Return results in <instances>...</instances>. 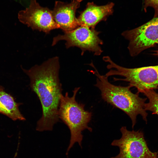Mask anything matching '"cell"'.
I'll use <instances>...</instances> for the list:
<instances>
[{
  "instance_id": "6da1fadb",
  "label": "cell",
  "mask_w": 158,
  "mask_h": 158,
  "mask_svg": "<svg viewBox=\"0 0 158 158\" xmlns=\"http://www.w3.org/2000/svg\"><path fill=\"white\" fill-rule=\"evenodd\" d=\"M59 69V58L56 56L28 70L23 69L29 76L31 90L37 95L42 106V116L36 127L38 131L52 130L59 121V108L62 95Z\"/></svg>"
},
{
  "instance_id": "7a4b0ae2",
  "label": "cell",
  "mask_w": 158,
  "mask_h": 158,
  "mask_svg": "<svg viewBox=\"0 0 158 158\" xmlns=\"http://www.w3.org/2000/svg\"><path fill=\"white\" fill-rule=\"evenodd\" d=\"M95 70L94 74L97 77L95 86L101 92L104 101L124 112L131 120L133 128L136 123L137 117L140 115L147 123L148 114L145 108L147 98L140 97L130 90L131 87L116 85L111 84L105 75H101L93 64L91 66Z\"/></svg>"
},
{
  "instance_id": "3957f363",
  "label": "cell",
  "mask_w": 158,
  "mask_h": 158,
  "mask_svg": "<svg viewBox=\"0 0 158 158\" xmlns=\"http://www.w3.org/2000/svg\"><path fill=\"white\" fill-rule=\"evenodd\" d=\"M80 87H75L73 95L70 97L66 92L61 97L58 115L59 118L68 126L71 133L70 142L66 154L76 142L81 147L83 139L82 132L87 129L92 132V129L88 126L91 120L92 113L85 109V104L78 103L76 96Z\"/></svg>"
},
{
  "instance_id": "277c9868",
  "label": "cell",
  "mask_w": 158,
  "mask_h": 158,
  "mask_svg": "<svg viewBox=\"0 0 158 158\" xmlns=\"http://www.w3.org/2000/svg\"><path fill=\"white\" fill-rule=\"evenodd\" d=\"M103 60L108 63L107 67L109 70L106 76L117 75L123 77L114 79L128 82L131 87L137 88L138 94L148 90L158 89V65L128 68L116 64L108 56H104Z\"/></svg>"
},
{
  "instance_id": "5b68a950",
  "label": "cell",
  "mask_w": 158,
  "mask_h": 158,
  "mask_svg": "<svg viewBox=\"0 0 158 158\" xmlns=\"http://www.w3.org/2000/svg\"><path fill=\"white\" fill-rule=\"evenodd\" d=\"M120 130L121 138L114 140L111 144L118 147L119 152L111 158H158V152H152L148 148L142 132L130 131L126 126Z\"/></svg>"
},
{
  "instance_id": "8992f818",
  "label": "cell",
  "mask_w": 158,
  "mask_h": 158,
  "mask_svg": "<svg viewBox=\"0 0 158 158\" xmlns=\"http://www.w3.org/2000/svg\"><path fill=\"white\" fill-rule=\"evenodd\" d=\"M54 37L51 45L54 46L59 41H66V48L76 47L81 50V55L86 51H92L94 55L99 56L103 52L100 45L103 44L99 37L100 33L95 28L80 26L69 32H64Z\"/></svg>"
},
{
  "instance_id": "52a82bcc",
  "label": "cell",
  "mask_w": 158,
  "mask_h": 158,
  "mask_svg": "<svg viewBox=\"0 0 158 158\" xmlns=\"http://www.w3.org/2000/svg\"><path fill=\"white\" fill-rule=\"evenodd\" d=\"M122 36L129 41L130 55L135 56L158 44V16L136 28L127 30Z\"/></svg>"
},
{
  "instance_id": "ba28073f",
  "label": "cell",
  "mask_w": 158,
  "mask_h": 158,
  "mask_svg": "<svg viewBox=\"0 0 158 158\" xmlns=\"http://www.w3.org/2000/svg\"><path fill=\"white\" fill-rule=\"evenodd\" d=\"M19 21L33 30L49 34L52 30L60 28L54 21L52 11L41 6L36 0H30L28 7L19 11Z\"/></svg>"
},
{
  "instance_id": "9c48e42d",
  "label": "cell",
  "mask_w": 158,
  "mask_h": 158,
  "mask_svg": "<svg viewBox=\"0 0 158 158\" xmlns=\"http://www.w3.org/2000/svg\"><path fill=\"white\" fill-rule=\"evenodd\" d=\"M83 0H73L70 3L55 2L52 11L55 22L64 32L72 31L79 26L76 12Z\"/></svg>"
},
{
  "instance_id": "30bf717a",
  "label": "cell",
  "mask_w": 158,
  "mask_h": 158,
  "mask_svg": "<svg viewBox=\"0 0 158 158\" xmlns=\"http://www.w3.org/2000/svg\"><path fill=\"white\" fill-rule=\"evenodd\" d=\"M114 4L111 2L103 6H98L93 2L87 3L84 10L77 18L79 26L95 28L102 21H105L113 12Z\"/></svg>"
},
{
  "instance_id": "8fae6325",
  "label": "cell",
  "mask_w": 158,
  "mask_h": 158,
  "mask_svg": "<svg viewBox=\"0 0 158 158\" xmlns=\"http://www.w3.org/2000/svg\"><path fill=\"white\" fill-rule=\"evenodd\" d=\"M18 107V104L13 97L0 86V113L13 120H25V118L20 112Z\"/></svg>"
},
{
  "instance_id": "7c38bea8",
  "label": "cell",
  "mask_w": 158,
  "mask_h": 158,
  "mask_svg": "<svg viewBox=\"0 0 158 158\" xmlns=\"http://www.w3.org/2000/svg\"><path fill=\"white\" fill-rule=\"evenodd\" d=\"M142 93L148 99V102L145 104V110L158 115V93L153 89L146 90Z\"/></svg>"
},
{
  "instance_id": "4fadbf2b",
  "label": "cell",
  "mask_w": 158,
  "mask_h": 158,
  "mask_svg": "<svg viewBox=\"0 0 158 158\" xmlns=\"http://www.w3.org/2000/svg\"><path fill=\"white\" fill-rule=\"evenodd\" d=\"M145 10L148 7L153 8L154 10V17L158 16V0H144Z\"/></svg>"
},
{
  "instance_id": "5bb4252c",
  "label": "cell",
  "mask_w": 158,
  "mask_h": 158,
  "mask_svg": "<svg viewBox=\"0 0 158 158\" xmlns=\"http://www.w3.org/2000/svg\"><path fill=\"white\" fill-rule=\"evenodd\" d=\"M15 1H16L18 2V3H20L21 4H22L23 0H14Z\"/></svg>"
},
{
  "instance_id": "9a60e30c",
  "label": "cell",
  "mask_w": 158,
  "mask_h": 158,
  "mask_svg": "<svg viewBox=\"0 0 158 158\" xmlns=\"http://www.w3.org/2000/svg\"><path fill=\"white\" fill-rule=\"evenodd\" d=\"M155 54L158 56V49L155 51Z\"/></svg>"
}]
</instances>
